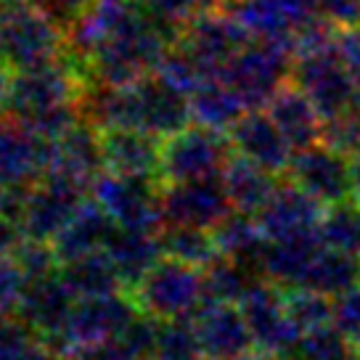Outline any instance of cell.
I'll use <instances>...</instances> for the list:
<instances>
[{"label": "cell", "mask_w": 360, "mask_h": 360, "mask_svg": "<svg viewBox=\"0 0 360 360\" xmlns=\"http://www.w3.org/2000/svg\"><path fill=\"white\" fill-rule=\"evenodd\" d=\"M13 257L19 262V268L24 270L27 281L34 278H45L51 273H58L61 262L51 241H37V238H22V244L13 249Z\"/></svg>", "instance_id": "obj_40"}, {"label": "cell", "mask_w": 360, "mask_h": 360, "mask_svg": "<svg viewBox=\"0 0 360 360\" xmlns=\"http://www.w3.org/2000/svg\"><path fill=\"white\" fill-rule=\"evenodd\" d=\"M352 360H360V349H358V355H355V358H352Z\"/></svg>", "instance_id": "obj_54"}, {"label": "cell", "mask_w": 360, "mask_h": 360, "mask_svg": "<svg viewBox=\"0 0 360 360\" xmlns=\"http://www.w3.org/2000/svg\"><path fill=\"white\" fill-rule=\"evenodd\" d=\"M199 360H225V358H217V355H207V352H204V355Z\"/></svg>", "instance_id": "obj_53"}, {"label": "cell", "mask_w": 360, "mask_h": 360, "mask_svg": "<svg viewBox=\"0 0 360 360\" xmlns=\"http://www.w3.org/2000/svg\"><path fill=\"white\" fill-rule=\"evenodd\" d=\"M265 112L273 117V122L281 127V133L286 135V141L292 143L294 151H300L304 146H313V143L321 141L323 117H321V112L313 106V101L294 85L292 79L270 98Z\"/></svg>", "instance_id": "obj_23"}, {"label": "cell", "mask_w": 360, "mask_h": 360, "mask_svg": "<svg viewBox=\"0 0 360 360\" xmlns=\"http://www.w3.org/2000/svg\"><path fill=\"white\" fill-rule=\"evenodd\" d=\"M27 286V276L13 255L0 257V313H13Z\"/></svg>", "instance_id": "obj_41"}, {"label": "cell", "mask_w": 360, "mask_h": 360, "mask_svg": "<svg viewBox=\"0 0 360 360\" xmlns=\"http://www.w3.org/2000/svg\"><path fill=\"white\" fill-rule=\"evenodd\" d=\"M37 3H40V6H43V8H45L48 13H51V8L56 6V0H37Z\"/></svg>", "instance_id": "obj_52"}, {"label": "cell", "mask_w": 360, "mask_h": 360, "mask_svg": "<svg viewBox=\"0 0 360 360\" xmlns=\"http://www.w3.org/2000/svg\"><path fill=\"white\" fill-rule=\"evenodd\" d=\"M228 11L257 40H278L294 48V34L321 16L315 0H236Z\"/></svg>", "instance_id": "obj_17"}, {"label": "cell", "mask_w": 360, "mask_h": 360, "mask_svg": "<svg viewBox=\"0 0 360 360\" xmlns=\"http://www.w3.org/2000/svg\"><path fill=\"white\" fill-rule=\"evenodd\" d=\"M58 273H61L64 283L72 289V294L77 300L106 297V294H117L124 289L120 273H117V268L112 265V259L103 249L61 262Z\"/></svg>", "instance_id": "obj_27"}, {"label": "cell", "mask_w": 360, "mask_h": 360, "mask_svg": "<svg viewBox=\"0 0 360 360\" xmlns=\"http://www.w3.org/2000/svg\"><path fill=\"white\" fill-rule=\"evenodd\" d=\"M307 193L331 207V204L352 199V183H349V157L337 148L318 141L313 146L294 151L289 169L283 172Z\"/></svg>", "instance_id": "obj_13"}, {"label": "cell", "mask_w": 360, "mask_h": 360, "mask_svg": "<svg viewBox=\"0 0 360 360\" xmlns=\"http://www.w3.org/2000/svg\"><path fill=\"white\" fill-rule=\"evenodd\" d=\"M321 141L326 146L337 148L342 154H358L360 151V96L352 101L349 109H345L342 114L331 117L323 122V133H321Z\"/></svg>", "instance_id": "obj_38"}, {"label": "cell", "mask_w": 360, "mask_h": 360, "mask_svg": "<svg viewBox=\"0 0 360 360\" xmlns=\"http://www.w3.org/2000/svg\"><path fill=\"white\" fill-rule=\"evenodd\" d=\"M165 257H175L180 262H188L193 268H210L214 259L223 257L220 247L214 241V233L207 228L193 225H165L159 231Z\"/></svg>", "instance_id": "obj_31"}, {"label": "cell", "mask_w": 360, "mask_h": 360, "mask_svg": "<svg viewBox=\"0 0 360 360\" xmlns=\"http://www.w3.org/2000/svg\"><path fill=\"white\" fill-rule=\"evenodd\" d=\"M283 297H286V310H289L294 323L300 326V331L334 323V297L307 289V286L283 289Z\"/></svg>", "instance_id": "obj_36"}, {"label": "cell", "mask_w": 360, "mask_h": 360, "mask_svg": "<svg viewBox=\"0 0 360 360\" xmlns=\"http://www.w3.org/2000/svg\"><path fill=\"white\" fill-rule=\"evenodd\" d=\"M294 48L278 40L252 37L236 56L231 58L217 77L244 98L247 109H265L268 101L292 79Z\"/></svg>", "instance_id": "obj_3"}, {"label": "cell", "mask_w": 360, "mask_h": 360, "mask_svg": "<svg viewBox=\"0 0 360 360\" xmlns=\"http://www.w3.org/2000/svg\"><path fill=\"white\" fill-rule=\"evenodd\" d=\"M349 183H352V199L360 204V151L349 157Z\"/></svg>", "instance_id": "obj_47"}, {"label": "cell", "mask_w": 360, "mask_h": 360, "mask_svg": "<svg viewBox=\"0 0 360 360\" xmlns=\"http://www.w3.org/2000/svg\"><path fill=\"white\" fill-rule=\"evenodd\" d=\"M212 233L223 257H233L238 262L249 265V268H255L257 273H262L259 265H262V252H265L268 238L262 233V228H259L255 214L233 210L223 223L214 228Z\"/></svg>", "instance_id": "obj_30"}, {"label": "cell", "mask_w": 360, "mask_h": 360, "mask_svg": "<svg viewBox=\"0 0 360 360\" xmlns=\"http://www.w3.org/2000/svg\"><path fill=\"white\" fill-rule=\"evenodd\" d=\"M233 3L236 0H204V8H223V11H228Z\"/></svg>", "instance_id": "obj_50"}, {"label": "cell", "mask_w": 360, "mask_h": 360, "mask_svg": "<svg viewBox=\"0 0 360 360\" xmlns=\"http://www.w3.org/2000/svg\"><path fill=\"white\" fill-rule=\"evenodd\" d=\"M22 225L11 220V217H6V214H0V257L3 255H13V249L22 244Z\"/></svg>", "instance_id": "obj_45"}, {"label": "cell", "mask_w": 360, "mask_h": 360, "mask_svg": "<svg viewBox=\"0 0 360 360\" xmlns=\"http://www.w3.org/2000/svg\"><path fill=\"white\" fill-rule=\"evenodd\" d=\"M138 315H141V310L130 297V292L77 300L67 321V328L53 342V347H58L72 358L79 349L96 347V345H103L117 334H122Z\"/></svg>", "instance_id": "obj_8"}, {"label": "cell", "mask_w": 360, "mask_h": 360, "mask_svg": "<svg viewBox=\"0 0 360 360\" xmlns=\"http://www.w3.org/2000/svg\"><path fill=\"white\" fill-rule=\"evenodd\" d=\"M40 345V334L22 315L13 318L11 313H0V360H32Z\"/></svg>", "instance_id": "obj_37"}, {"label": "cell", "mask_w": 360, "mask_h": 360, "mask_svg": "<svg viewBox=\"0 0 360 360\" xmlns=\"http://www.w3.org/2000/svg\"><path fill=\"white\" fill-rule=\"evenodd\" d=\"M360 283V255L358 252H347V249L323 247L318 249L313 257L307 276H304L302 286L315 289L328 297H339V294L349 292L352 286Z\"/></svg>", "instance_id": "obj_29"}, {"label": "cell", "mask_w": 360, "mask_h": 360, "mask_svg": "<svg viewBox=\"0 0 360 360\" xmlns=\"http://www.w3.org/2000/svg\"><path fill=\"white\" fill-rule=\"evenodd\" d=\"M162 212H165V225H193L214 231L233 212V204L228 199L223 175H214V178L165 183Z\"/></svg>", "instance_id": "obj_9"}, {"label": "cell", "mask_w": 360, "mask_h": 360, "mask_svg": "<svg viewBox=\"0 0 360 360\" xmlns=\"http://www.w3.org/2000/svg\"><path fill=\"white\" fill-rule=\"evenodd\" d=\"M103 252L109 255L127 292L165 257L157 231H138V228H122V225L114 228Z\"/></svg>", "instance_id": "obj_22"}, {"label": "cell", "mask_w": 360, "mask_h": 360, "mask_svg": "<svg viewBox=\"0 0 360 360\" xmlns=\"http://www.w3.org/2000/svg\"><path fill=\"white\" fill-rule=\"evenodd\" d=\"M323 247L321 236H300V238H276L265 244L262 252V276L268 281L278 283L281 289H294L302 286L307 268L318 249Z\"/></svg>", "instance_id": "obj_25"}, {"label": "cell", "mask_w": 360, "mask_h": 360, "mask_svg": "<svg viewBox=\"0 0 360 360\" xmlns=\"http://www.w3.org/2000/svg\"><path fill=\"white\" fill-rule=\"evenodd\" d=\"M358 349H360V345H358Z\"/></svg>", "instance_id": "obj_55"}, {"label": "cell", "mask_w": 360, "mask_h": 360, "mask_svg": "<svg viewBox=\"0 0 360 360\" xmlns=\"http://www.w3.org/2000/svg\"><path fill=\"white\" fill-rule=\"evenodd\" d=\"M162 180L151 175H127L103 169L93 183V199L101 204L117 225L138 231H162Z\"/></svg>", "instance_id": "obj_6"}, {"label": "cell", "mask_w": 360, "mask_h": 360, "mask_svg": "<svg viewBox=\"0 0 360 360\" xmlns=\"http://www.w3.org/2000/svg\"><path fill=\"white\" fill-rule=\"evenodd\" d=\"M67 53V27L37 0H0V61L11 72L45 67Z\"/></svg>", "instance_id": "obj_2"}, {"label": "cell", "mask_w": 360, "mask_h": 360, "mask_svg": "<svg viewBox=\"0 0 360 360\" xmlns=\"http://www.w3.org/2000/svg\"><path fill=\"white\" fill-rule=\"evenodd\" d=\"M231 143L238 157H247L252 162L262 165L265 169L281 175L289 169V162L294 157L292 143L286 141L281 127L273 122L265 109H249L231 130Z\"/></svg>", "instance_id": "obj_20"}, {"label": "cell", "mask_w": 360, "mask_h": 360, "mask_svg": "<svg viewBox=\"0 0 360 360\" xmlns=\"http://www.w3.org/2000/svg\"><path fill=\"white\" fill-rule=\"evenodd\" d=\"M175 43L178 34L141 11L133 22L124 24L120 32L98 45L79 64V69L85 75V82L127 85L157 72L159 61Z\"/></svg>", "instance_id": "obj_1"}, {"label": "cell", "mask_w": 360, "mask_h": 360, "mask_svg": "<svg viewBox=\"0 0 360 360\" xmlns=\"http://www.w3.org/2000/svg\"><path fill=\"white\" fill-rule=\"evenodd\" d=\"M103 169H106V162H103L101 130L85 117L61 138L51 141L45 175L61 178L67 183H75L82 191H90Z\"/></svg>", "instance_id": "obj_15"}, {"label": "cell", "mask_w": 360, "mask_h": 360, "mask_svg": "<svg viewBox=\"0 0 360 360\" xmlns=\"http://www.w3.org/2000/svg\"><path fill=\"white\" fill-rule=\"evenodd\" d=\"M8 191H11V188L0 183V214H6V204H8Z\"/></svg>", "instance_id": "obj_51"}, {"label": "cell", "mask_w": 360, "mask_h": 360, "mask_svg": "<svg viewBox=\"0 0 360 360\" xmlns=\"http://www.w3.org/2000/svg\"><path fill=\"white\" fill-rule=\"evenodd\" d=\"M191 321L199 331L207 355H217L225 360H244L249 352L257 349L241 304L207 300L191 315Z\"/></svg>", "instance_id": "obj_18"}, {"label": "cell", "mask_w": 360, "mask_h": 360, "mask_svg": "<svg viewBox=\"0 0 360 360\" xmlns=\"http://www.w3.org/2000/svg\"><path fill=\"white\" fill-rule=\"evenodd\" d=\"M223 183L236 212L257 214L278 188V175L252 159L233 154L228 167L223 169Z\"/></svg>", "instance_id": "obj_26"}, {"label": "cell", "mask_w": 360, "mask_h": 360, "mask_svg": "<svg viewBox=\"0 0 360 360\" xmlns=\"http://www.w3.org/2000/svg\"><path fill=\"white\" fill-rule=\"evenodd\" d=\"M32 360H72V358H69L67 352H61L58 347H53V345L43 342V345L37 347V352L32 355Z\"/></svg>", "instance_id": "obj_48"}, {"label": "cell", "mask_w": 360, "mask_h": 360, "mask_svg": "<svg viewBox=\"0 0 360 360\" xmlns=\"http://www.w3.org/2000/svg\"><path fill=\"white\" fill-rule=\"evenodd\" d=\"M252 40V34L238 24L231 11L223 8H204L199 16L183 27L178 45L186 48L212 77L236 56L238 51Z\"/></svg>", "instance_id": "obj_10"}, {"label": "cell", "mask_w": 360, "mask_h": 360, "mask_svg": "<svg viewBox=\"0 0 360 360\" xmlns=\"http://www.w3.org/2000/svg\"><path fill=\"white\" fill-rule=\"evenodd\" d=\"M236 148L231 135L207 124H188L162 141L159 159V180L180 183V180H199L223 175Z\"/></svg>", "instance_id": "obj_5"}, {"label": "cell", "mask_w": 360, "mask_h": 360, "mask_svg": "<svg viewBox=\"0 0 360 360\" xmlns=\"http://www.w3.org/2000/svg\"><path fill=\"white\" fill-rule=\"evenodd\" d=\"M241 310L247 315V323L252 328L257 349L292 358L302 331L286 310V297L278 283L259 278L252 286V292L241 300Z\"/></svg>", "instance_id": "obj_11"}, {"label": "cell", "mask_w": 360, "mask_h": 360, "mask_svg": "<svg viewBox=\"0 0 360 360\" xmlns=\"http://www.w3.org/2000/svg\"><path fill=\"white\" fill-rule=\"evenodd\" d=\"M339 51H342V56L347 61L349 72H352V77L358 82L360 88V24L358 27H345V30H339Z\"/></svg>", "instance_id": "obj_44"}, {"label": "cell", "mask_w": 360, "mask_h": 360, "mask_svg": "<svg viewBox=\"0 0 360 360\" xmlns=\"http://www.w3.org/2000/svg\"><path fill=\"white\" fill-rule=\"evenodd\" d=\"M51 141L11 114L0 117V183L8 188H30L45 175Z\"/></svg>", "instance_id": "obj_14"}, {"label": "cell", "mask_w": 360, "mask_h": 360, "mask_svg": "<svg viewBox=\"0 0 360 360\" xmlns=\"http://www.w3.org/2000/svg\"><path fill=\"white\" fill-rule=\"evenodd\" d=\"M265 278L262 273L249 268L244 262L233 257H217L204 268V289H207V300L212 302H233L241 304V300L252 292V286Z\"/></svg>", "instance_id": "obj_32"}, {"label": "cell", "mask_w": 360, "mask_h": 360, "mask_svg": "<svg viewBox=\"0 0 360 360\" xmlns=\"http://www.w3.org/2000/svg\"><path fill=\"white\" fill-rule=\"evenodd\" d=\"M334 323L355 345H360V283L352 286L349 292L334 297Z\"/></svg>", "instance_id": "obj_42"}, {"label": "cell", "mask_w": 360, "mask_h": 360, "mask_svg": "<svg viewBox=\"0 0 360 360\" xmlns=\"http://www.w3.org/2000/svg\"><path fill=\"white\" fill-rule=\"evenodd\" d=\"M75 304H77V297L64 283L61 273H51L45 278L27 281L16 313L40 334L43 342L53 345L64 334Z\"/></svg>", "instance_id": "obj_19"}, {"label": "cell", "mask_w": 360, "mask_h": 360, "mask_svg": "<svg viewBox=\"0 0 360 360\" xmlns=\"http://www.w3.org/2000/svg\"><path fill=\"white\" fill-rule=\"evenodd\" d=\"M11 82H13V75L11 69L6 67L3 61H0V117L6 114L8 109V96H11Z\"/></svg>", "instance_id": "obj_46"}, {"label": "cell", "mask_w": 360, "mask_h": 360, "mask_svg": "<svg viewBox=\"0 0 360 360\" xmlns=\"http://www.w3.org/2000/svg\"><path fill=\"white\" fill-rule=\"evenodd\" d=\"M292 82L313 101L323 122L349 109L352 101L360 96L358 82L352 77L337 43L310 51V53H300L294 58Z\"/></svg>", "instance_id": "obj_7"}, {"label": "cell", "mask_w": 360, "mask_h": 360, "mask_svg": "<svg viewBox=\"0 0 360 360\" xmlns=\"http://www.w3.org/2000/svg\"><path fill=\"white\" fill-rule=\"evenodd\" d=\"M188 98H191L193 122L223 130V133H228L249 112L244 98L223 77H210Z\"/></svg>", "instance_id": "obj_28"}, {"label": "cell", "mask_w": 360, "mask_h": 360, "mask_svg": "<svg viewBox=\"0 0 360 360\" xmlns=\"http://www.w3.org/2000/svg\"><path fill=\"white\" fill-rule=\"evenodd\" d=\"M244 360H289V358H283V355H276V352H265V349H255V352H249Z\"/></svg>", "instance_id": "obj_49"}, {"label": "cell", "mask_w": 360, "mask_h": 360, "mask_svg": "<svg viewBox=\"0 0 360 360\" xmlns=\"http://www.w3.org/2000/svg\"><path fill=\"white\" fill-rule=\"evenodd\" d=\"M85 199H88V191L77 188L75 183L43 175L24 199V210L19 217L24 236L37 238V241H53L77 214Z\"/></svg>", "instance_id": "obj_12"}, {"label": "cell", "mask_w": 360, "mask_h": 360, "mask_svg": "<svg viewBox=\"0 0 360 360\" xmlns=\"http://www.w3.org/2000/svg\"><path fill=\"white\" fill-rule=\"evenodd\" d=\"M141 313L157 321L167 318H191L204 302V270L175 257H162L141 281L130 289Z\"/></svg>", "instance_id": "obj_4"}, {"label": "cell", "mask_w": 360, "mask_h": 360, "mask_svg": "<svg viewBox=\"0 0 360 360\" xmlns=\"http://www.w3.org/2000/svg\"><path fill=\"white\" fill-rule=\"evenodd\" d=\"M355 355L358 345L337 323H323L302 331L289 360H352Z\"/></svg>", "instance_id": "obj_33"}, {"label": "cell", "mask_w": 360, "mask_h": 360, "mask_svg": "<svg viewBox=\"0 0 360 360\" xmlns=\"http://www.w3.org/2000/svg\"><path fill=\"white\" fill-rule=\"evenodd\" d=\"M204 355L199 331L191 318L159 321L154 360H199Z\"/></svg>", "instance_id": "obj_34"}, {"label": "cell", "mask_w": 360, "mask_h": 360, "mask_svg": "<svg viewBox=\"0 0 360 360\" xmlns=\"http://www.w3.org/2000/svg\"><path fill=\"white\" fill-rule=\"evenodd\" d=\"M101 143L106 169L159 178L162 138L135 127H109V130H101Z\"/></svg>", "instance_id": "obj_21"}, {"label": "cell", "mask_w": 360, "mask_h": 360, "mask_svg": "<svg viewBox=\"0 0 360 360\" xmlns=\"http://www.w3.org/2000/svg\"><path fill=\"white\" fill-rule=\"evenodd\" d=\"M318 13L337 27H358L360 24V0H315Z\"/></svg>", "instance_id": "obj_43"}, {"label": "cell", "mask_w": 360, "mask_h": 360, "mask_svg": "<svg viewBox=\"0 0 360 360\" xmlns=\"http://www.w3.org/2000/svg\"><path fill=\"white\" fill-rule=\"evenodd\" d=\"M114 228H117V223L109 217V212L103 210L101 204L96 199H85V204L69 220L67 228L51 241L58 255V262H67V259L82 257V255L103 249L109 236L114 233Z\"/></svg>", "instance_id": "obj_24"}, {"label": "cell", "mask_w": 360, "mask_h": 360, "mask_svg": "<svg viewBox=\"0 0 360 360\" xmlns=\"http://www.w3.org/2000/svg\"><path fill=\"white\" fill-rule=\"evenodd\" d=\"M318 233L326 247L347 249L360 255V204L355 199H347V202L326 207Z\"/></svg>", "instance_id": "obj_35"}, {"label": "cell", "mask_w": 360, "mask_h": 360, "mask_svg": "<svg viewBox=\"0 0 360 360\" xmlns=\"http://www.w3.org/2000/svg\"><path fill=\"white\" fill-rule=\"evenodd\" d=\"M141 11L180 37L183 27L204 11V0H135Z\"/></svg>", "instance_id": "obj_39"}, {"label": "cell", "mask_w": 360, "mask_h": 360, "mask_svg": "<svg viewBox=\"0 0 360 360\" xmlns=\"http://www.w3.org/2000/svg\"><path fill=\"white\" fill-rule=\"evenodd\" d=\"M323 214H326V204L286 178L283 183H278V188L273 191L268 204L255 217H257L265 238L276 241V238L315 236Z\"/></svg>", "instance_id": "obj_16"}]
</instances>
